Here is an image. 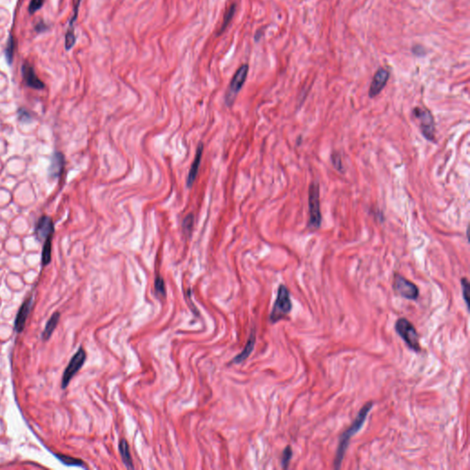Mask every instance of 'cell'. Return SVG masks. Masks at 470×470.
<instances>
[{"label": "cell", "instance_id": "obj_28", "mask_svg": "<svg viewBox=\"0 0 470 470\" xmlns=\"http://www.w3.org/2000/svg\"><path fill=\"white\" fill-rule=\"evenodd\" d=\"M333 164H334V166L336 167V169H341L342 164H341V158L339 157L338 155H337V157H334L333 155Z\"/></svg>", "mask_w": 470, "mask_h": 470}, {"label": "cell", "instance_id": "obj_21", "mask_svg": "<svg viewBox=\"0 0 470 470\" xmlns=\"http://www.w3.org/2000/svg\"><path fill=\"white\" fill-rule=\"evenodd\" d=\"M51 253H52V243H51V239H49V240L44 242V245H43L42 259H43V264L44 265H46V264L50 263L51 257H52Z\"/></svg>", "mask_w": 470, "mask_h": 470}, {"label": "cell", "instance_id": "obj_3", "mask_svg": "<svg viewBox=\"0 0 470 470\" xmlns=\"http://www.w3.org/2000/svg\"><path fill=\"white\" fill-rule=\"evenodd\" d=\"M395 330L410 348L415 352L421 351L419 335L412 322L405 318H401L395 323Z\"/></svg>", "mask_w": 470, "mask_h": 470}, {"label": "cell", "instance_id": "obj_23", "mask_svg": "<svg viewBox=\"0 0 470 470\" xmlns=\"http://www.w3.org/2000/svg\"><path fill=\"white\" fill-rule=\"evenodd\" d=\"M234 13H235V5L231 6L229 11L224 15V20H223V23H222V26L221 28V32H223L226 29V27L230 24V22H232V19L233 18Z\"/></svg>", "mask_w": 470, "mask_h": 470}, {"label": "cell", "instance_id": "obj_16", "mask_svg": "<svg viewBox=\"0 0 470 470\" xmlns=\"http://www.w3.org/2000/svg\"><path fill=\"white\" fill-rule=\"evenodd\" d=\"M79 4L80 0H78L77 4L75 6V9H74V17H73V19L71 20V22L69 23L67 32H66V35H65V49H66V50L72 49V48L74 47V43H75V36H74V30L73 25H74L75 19L77 18V12H78Z\"/></svg>", "mask_w": 470, "mask_h": 470}, {"label": "cell", "instance_id": "obj_19", "mask_svg": "<svg viewBox=\"0 0 470 470\" xmlns=\"http://www.w3.org/2000/svg\"><path fill=\"white\" fill-rule=\"evenodd\" d=\"M14 52H15V40L12 35L9 38V41L7 43V47H6L5 53L6 58L9 64H12L13 57H14Z\"/></svg>", "mask_w": 470, "mask_h": 470}, {"label": "cell", "instance_id": "obj_6", "mask_svg": "<svg viewBox=\"0 0 470 470\" xmlns=\"http://www.w3.org/2000/svg\"><path fill=\"white\" fill-rule=\"evenodd\" d=\"M248 71V64H243L233 75V79L229 85L226 95H225V101L228 105L233 104L238 93L240 92V90L242 89L247 78Z\"/></svg>", "mask_w": 470, "mask_h": 470}, {"label": "cell", "instance_id": "obj_4", "mask_svg": "<svg viewBox=\"0 0 470 470\" xmlns=\"http://www.w3.org/2000/svg\"><path fill=\"white\" fill-rule=\"evenodd\" d=\"M412 116L419 122V127L423 136L428 141L433 142L435 137V124L432 113L427 109L416 107L412 111Z\"/></svg>", "mask_w": 470, "mask_h": 470}, {"label": "cell", "instance_id": "obj_1", "mask_svg": "<svg viewBox=\"0 0 470 470\" xmlns=\"http://www.w3.org/2000/svg\"><path fill=\"white\" fill-rule=\"evenodd\" d=\"M373 402H369L365 403L363 408L360 410L357 416L354 419L353 423L350 425V427L347 428L343 434L340 436L339 439L338 447L335 454V460H334V468L339 469L341 467V464L343 462L344 454L346 453V450L348 447L350 440L354 436L355 433L359 432L361 428L363 427L364 422L367 418V415L369 414L371 409L373 408Z\"/></svg>", "mask_w": 470, "mask_h": 470}, {"label": "cell", "instance_id": "obj_9", "mask_svg": "<svg viewBox=\"0 0 470 470\" xmlns=\"http://www.w3.org/2000/svg\"><path fill=\"white\" fill-rule=\"evenodd\" d=\"M22 72L23 79L28 86L32 87L33 89L37 90H42L44 88L43 81L38 77L34 69L28 62H25L22 64Z\"/></svg>", "mask_w": 470, "mask_h": 470}, {"label": "cell", "instance_id": "obj_27", "mask_svg": "<svg viewBox=\"0 0 470 470\" xmlns=\"http://www.w3.org/2000/svg\"><path fill=\"white\" fill-rule=\"evenodd\" d=\"M44 0H32L29 5V12L31 14H34L36 11H39L43 7Z\"/></svg>", "mask_w": 470, "mask_h": 470}, {"label": "cell", "instance_id": "obj_7", "mask_svg": "<svg viewBox=\"0 0 470 470\" xmlns=\"http://www.w3.org/2000/svg\"><path fill=\"white\" fill-rule=\"evenodd\" d=\"M394 290L398 295L410 301H416L419 297L417 286L401 275H395Z\"/></svg>", "mask_w": 470, "mask_h": 470}, {"label": "cell", "instance_id": "obj_24", "mask_svg": "<svg viewBox=\"0 0 470 470\" xmlns=\"http://www.w3.org/2000/svg\"><path fill=\"white\" fill-rule=\"evenodd\" d=\"M292 455H293V452H292L291 446H287L285 450H284V452H283V454H282V467L283 468H288L289 467V464H290V461L292 458Z\"/></svg>", "mask_w": 470, "mask_h": 470}, {"label": "cell", "instance_id": "obj_13", "mask_svg": "<svg viewBox=\"0 0 470 470\" xmlns=\"http://www.w3.org/2000/svg\"><path fill=\"white\" fill-rule=\"evenodd\" d=\"M202 153H203V144L201 143V144L198 146V148H197L195 159H194L193 163L191 164V170H190V173H189L187 178H186V185H189L190 187L192 186V185L195 183V180L196 178H197V175H198V172H199V169H200V165H201Z\"/></svg>", "mask_w": 470, "mask_h": 470}, {"label": "cell", "instance_id": "obj_14", "mask_svg": "<svg viewBox=\"0 0 470 470\" xmlns=\"http://www.w3.org/2000/svg\"><path fill=\"white\" fill-rule=\"evenodd\" d=\"M255 341H256L255 331L253 330L252 333H251V335L249 336L248 340H247V343L245 344L244 348L243 349V351L233 358L232 363L233 364H241V363H243L245 360L247 359L250 356V354H252V352L254 351Z\"/></svg>", "mask_w": 470, "mask_h": 470}, {"label": "cell", "instance_id": "obj_17", "mask_svg": "<svg viewBox=\"0 0 470 470\" xmlns=\"http://www.w3.org/2000/svg\"><path fill=\"white\" fill-rule=\"evenodd\" d=\"M119 449H120V454L122 456L123 464L129 469H133L134 465L132 464V458L131 452H130V447H129V444H128L127 441L125 439H122L120 441Z\"/></svg>", "mask_w": 470, "mask_h": 470}, {"label": "cell", "instance_id": "obj_5", "mask_svg": "<svg viewBox=\"0 0 470 470\" xmlns=\"http://www.w3.org/2000/svg\"><path fill=\"white\" fill-rule=\"evenodd\" d=\"M309 226L318 229L322 224V212L320 207V191L317 182L312 183L309 190Z\"/></svg>", "mask_w": 470, "mask_h": 470}, {"label": "cell", "instance_id": "obj_12", "mask_svg": "<svg viewBox=\"0 0 470 470\" xmlns=\"http://www.w3.org/2000/svg\"><path fill=\"white\" fill-rule=\"evenodd\" d=\"M32 304V298H30L26 301H24V303L22 304L21 309H20V312H18L16 321H15V329H16L18 333L22 332L23 329L25 327L27 318H28V315H29L30 311H31Z\"/></svg>", "mask_w": 470, "mask_h": 470}, {"label": "cell", "instance_id": "obj_26", "mask_svg": "<svg viewBox=\"0 0 470 470\" xmlns=\"http://www.w3.org/2000/svg\"><path fill=\"white\" fill-rule=\"evenodd\" d=\"M194 224V217L192 214H190L185 217L184 222H183V230L185 233H191L192 228Z\"/></svg>", "mask_w": 470, "mask_h": 470}, {"label": "cell", "instance_id": "obj_15", "mask_svg": "<svg viewBox=\"0 0 470 470\" xmlns=\"http://www.w3.org/2000/svg\"><path fill=\"white\" fill-rule=\"evenodd\" d=\"M64 157L61 153H55L52 157V162L49 168V174L55 178L58 177L64 169Z\"/></svg>", "mask_w": 470, "mask_h": 470}, {"label": "cell", "instance_id": "obj_18", "mask_svg": "<svg viewBox=\"0 0 470 470\" xmlns=\"http://www.w3.org/2000/svg\"><path fill=\"white\" fill-rule=\"evenodd\" d=\"M59 319H60V313H59V312L53 313V316L50 318V320H49L47 323H46V326H45V329H44V332H43V340H48V339L50 338V336L52 335V333H53V331H54V329L57 326Z\"/></svg>", "mask_w": 470, "mask_h": 470}, {"label": "cell", "instance_id": "obj_20", "mask_svg": "<svg viewBox=\"0 0 470 470\" xmlns=\"http://www.w3.org/2000/svg\"><path fill=\"white\" fill-rule=\"evenodd\" d=\"M57 457L59 459L61 460L64 464L65 465H75V466H85V464L82 460L78 459V458H74V457H72V456H68V455H64V454H56Z\"/></svg>", "mask_w": 470, "mask_h": 470}, {"label": "cell", "instance_id": "obj_22", "mask_svg": "<svg viewBox=\"0 0 470 470\" xmlns=\"http://www.w3.org/2000/svg\"><path fill=\"white\" fill-rule=\"evenodd\" d=\"M461 284H462V291H463V298L466 304L467 310H469V296H470V285L468 280L466 278H462L461 279Z\"/></svg>", "mask_w": 470, "mask_h": 470}, {"label": "cell", "instance_id": "obj_25", "mask_svg": "<svg viewBox=\"0 0 470 470\" xmlns=\"http://www.w3.org/2000/svg\"><path fill=\"white\" fill-rule=\"evenodd\" d=\"M154 288H155V291L156 292L162 295V296H164L165 295V285H164V281L160 275H158L155 279V282H154Z\"/></svg>", "mask_w": 470, "mask_h": 470}, {"label": "cell", "instance_id": "obj_8", "mask_svg": "<svg viewBox=\"0 0 470 470\" xmlns=\"http://www.w3.org/2000/svg\"><path fill=\"white\" fill-rule=\"evenodd\" d=\"M85 358H86V354L84 349H78V351L75 353L72 359L70 361L66 369L64 370L63 380H62V388L65 389L68 386L69 382L74 378V375L81 369L83 364L85 363Z\"/></svg>", "mask_w": 470, "mask_h": 470}, {"label": "cell", "instance_id": "obj_2", "mask_svg": "<svg viewBox=\"0 0 470 470\" xmlns=\"http://www.w3.org/2000/svg\"><path fill=\"white\" fill-rule=\"evenodd\" d=\"M292 310V302L291 300V294L288 288L284 285H280L277 290L276 299H275L274 306L272 312L270 313V321L275 323L287 315Z\"/></svg>", "mask_w": 470, "mask_h": 470}, {"label": "cell", "instance_id": "obj_11", "mask_svg": "<svg viewBox=\"0 0 470 470\" xmlns=\"http://www.w3.org/2000/svg\"><path fill=\"white\" fill-rule=\"evenodd\" d=\"M53 233V223L50 217L43 216L39 220L36 226V235L40 240L47 241Z\"/></svg>", "mask_w": 470, "mask_h": 470}, {"label": "cell", "instance_id": "obj_10", "mask_svg": "<svg viewBox=\"0 0 470 470\" xmlns=\"http://www.w3.org/2000/svg\"><path fill=\"white\" fill-rule=\"evenodd\" d=\"M389 77H390V74L385 69H379L375 72L371 85H370V98H375L381 93L382 89L385 87L386 84H387V82L389 80Z\"/></svg>", "mask_w": 470, "mask_h": 470}]
</instances>
